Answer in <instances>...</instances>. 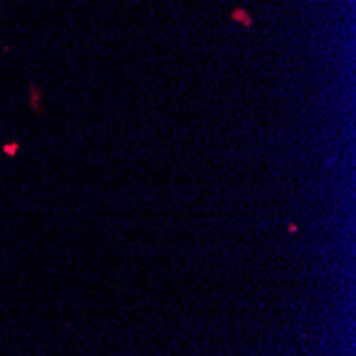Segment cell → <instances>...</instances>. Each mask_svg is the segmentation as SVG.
Returning <instances> with one entry per match:
<instances>
[{
  "label": "cell",
  "instance_id": "1",
  "mask_svg": "<svg viewBox=\"0 0 356 356\" xmlns=\"http://www.w3.org/2000/svg\"><path fill=\"white\" fill-rule=\"evenodd\" d=\"M231 19L237 21V24H241L243 28H252V15H249L246 9H241V7H237V9L231 11Z\"/></svg>",
  "mask_w": 356,
  "mask_h": 356
},
{
  "label": "cell",
  "instance_id": "2",
  "mask_svg": "<svg viewBox=\"0 0 356 356\" xmlns=\"http://www.w3.org/2000/svg\"><path fill=\"white\" fill-rule=\"evenodd\" d=\"M7 152H9V154H13V152H15V143H11V145L7 147Z\"/></svg>",
  "mask_w": 356,
  "mask_h": 356
}]
</instances>
